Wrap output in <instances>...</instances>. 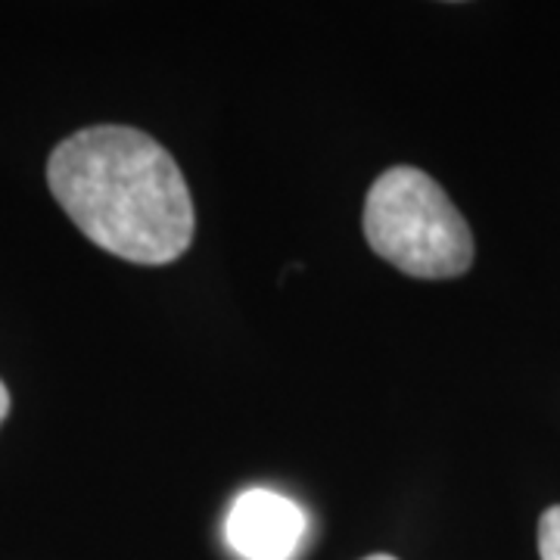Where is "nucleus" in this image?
<instances>
[{
    "mask_svg": "<svg viewBox=\"0 0 560 560\" xmlns=\"http://www.w3.org/2000/svg\"><path fill=\"white\" fill-rule=\"evenodd\" d=\"M47 184L81 234L119 259L168 265L194 243L197 212L184 172L138 128L75 131L50 153Z\"/></svg>",
    "mask_w": 560,
    "mask_h": 560,
    "instance_id": "f257e3e1",
    "label": "nucleus"
},
{
    "mask_svg": "<svg viewBox=\"0 0 560 560\" xmlns=\"http://www.w3.org/2000/svg\"><path fill=\"white\" fill-rule=\"evenodd\" d=\"M368 246L411 278H458L474 265V234L436 180L411 165L386 168L364 200Z\"/></svg>",
    "mask_w": 560,
    "mask_h": 560,
    "instance_id": "f03ea898",
    "label": "nucleus"
},
{
    "mask_svg": "<svg viewBox=\"0 0 560 560\" xmlns=\"http://www.w3.org/2000/svg\"><path fill=\"white\" fill-rule=\"evenodd\" d=\"M302 511L271 489H249L234 501L224 536L246 560H290L302 539Z\"/></svg>",
    "mask_w": 560,
    "mask_h": 560,
    "instance_id": "7ed1b4c3",
    "label": "nucleus"
},
{
    "mask_svg": "<svg viewBox=\"0 0 560 560\" xmlns=\"http://www.w3.org/2000/svg\"><path fill=\"white\" fill-rule=\"evenodd\" d=\"M539 555L541 560H560V504L548 508L539 521Z\"/></svg>",
    "mask_w": 560,
    "mask_h": 560,
    "instance_id": "20e7f679",
    "label": "nucleus"
},
{
    "mask_svg": "<svg viewBox=\"0 0 560 560\" xmlns=\"http://www.w3.org/2000/svg\"><path fill=\"white\" fill-rule=\"evenodd\" d=\"M7 415H10V393H7V386L0 381V423H3Z\"/></svg>",
    "mask_w": 560,
    "mask_h": 560,
    "instance_id": "39448f33",
    "label": "nucleus"
},
{
    "mask_svg": "<svg viewBox=\"0 0 560 560\" xmlns=\"http://www.w3.org/2000/svg\"><path fill=\"white\" fill-rule=\"evenodd\" d=\"M364 560H396L393 555H371V558H364Z\"/></svg>",
    "mask_w": 560,
    "mask_h": 560,
    "instance_id": "423d86ee",
    "label": "nucleus"
}]
</instances>
